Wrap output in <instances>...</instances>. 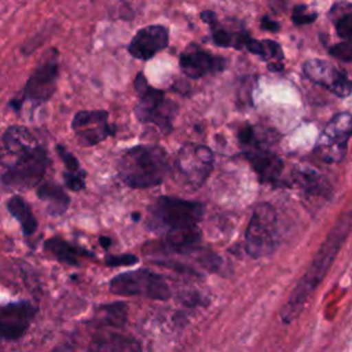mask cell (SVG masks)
<instances>
[{"label":"cell","mask_w":352,"mask_h":352,"mask_svg":"<svg viewBox=\"0 0 352 352\" xmlns=\"http://www.w3.org/2000/svg\"><path fill=\"white\" fill-rule=\"evenodd\" d=\"M50 164L45 148L33 133L19 125L10 126L0 144V182L10 190L37 186Z\"/></svg>","instance_id":"obj_1"},{"label":"cell","mask_w":352,"mask_h":352,"mask_svg":"<svg viewBox=\"0 0 352 352\" xmlns=\"http://www.w3.org/2000/svg\"><path fill=\"white\" fill-rule=\"evenodd\" d=\"M204 214V205L175 197H158L150 206L147 226L166 235L170 249L183 252L199 239L197 228Z\"/></svg>","instance_id":"obj_2"},{"label":"cell","mask_w":352,"mask_h":352,"mask_svg":"<svg viewBox=\"0 0 352 352\" xmlns=\"http://www.w3.org/2000/svg\"><path fill=\"white\" fill-rule=\"evenodd\" d=\"M352 230V210L340 216L333 228L330 230L327 238L320 245L318 253L311 261L308 270L297 282L289 300L280 311V319L285 324L292 323L304 309L308 298L312 296L318 285L322 282L327 274L331 263L334 261L342 242Z\"/></svg>","instance_id":"obj_3"},{"label":"cell","mask_w":352,"mask_h":352,"mask_svg":"<svg viewBox=\"0 0 352 352\" xmlns=\"http://www.w3.org/2000/svg\"><path fill=\"white\" fill-rule=\"evenodd\" d=\"M117 170L124 184L132 188H150L168 176V154L160 146H135L121 154Z\"/></svg>","instance_id":"obj_4"},{"label":"cell","mask_w":352,"mask_h":352,"mask_svg":"<svg viewBox=\"0 0 352 352\" xmlns=\"http://www.w3.org/2000/svg\"><path fill=\"white\" fill-rule=\"evenodd\" d=\"M139 102L135 107L136 118L143 124H154L164 133L170 132L176 114V104L165 96V92L147 84L144 74L139 73L135 80Z\"/></svg>","instance_id":"obj_5"},{"label":"cell","mask_w":352,"mask_h":352,"mask_svg":"<svg viewBox=\"0 0 352 352\" xmlns=\"http://www.w3.org/2000/svg\"><path fill=\"white\" fill-rule=\"evenodd\" d=\"M213 169V153L209 147L186 143L180 147L173 162L175 180L187 188H198Z\"/></svg>","instance_id":"obj_6"},{"label":"cell","mask_w":352,"mask_h":352,"mask_svg":"<svg viewBox=\"0 0 352 352\" xmlns=\"http://www.w3.org/2000/svg\"><path fill=\"white\" fill-rule=\"evenodd\" d=\"M278 241L276 213L270 204L254 208L245 234V249L249 256L258 258L274 252Z\"/></svg>","instance_id":"obj_7"},{"label":"cell","mask_w":352,"mask_h":352,"mask_svg":"<svg viewBox=\"0 0 352 352\" xmlns=\"http://www.w3.org/2000/svg\"><path fill=\"white\" fill-rule=\"evenodd\" d=\"M110 292L118 296H142L151 300H168L170 289L165 279L146 268L129 271L110 280Z\"/></svg>","instance_id":"obj_8"},{"label":"cell","mask_w":352,"mask_h":352,"mask_svg":"<svg viewBox=\"0 0 352 352\" xmlns=\"http://www.w3.org/2000/svg\"><path fill=\"white\" fill-rule=\"evenodd\" d=\"M58 78V52L56 50H51L28 78L23 89V99L30 100L34 104H41L47 102L56 91Z\"/></svg>","instance_id":"obj_9"},{"label":"cell","mask_w":352,"mask_h":352,"mask_svg":"<svg viewBox=\"0 0 352 352\" xmlns=\"http://www.w3.org/2000/svg\"><path fill=\"white\" fill-rule=\"evenodd\" d=\"M72 128L81 146H95L116 133V126L109 122L106 110H81L73 121Z\"/></svg>","instance_id":"obj_10"},{"label":"cell","mask_w":352,"mask_h":352,"mask_svg":"<svg viewBox=\"0 0 352 352\" xmlns=\"http://www.w3.org/2000/svg\"><path fill=\"white\" fill-rule=\"evenodd\" d=\"M37 308L29 301L0 305V337L15 341L21 338L34 319Z\"/></svg>","instance_id":"obj_11"},{"label":"cell","mask_w":352,"mask_h":352,"mask_svg":"<svg viewBox=\"0 0 352 352\" xmlns=\"http://www.w3.org/2000/svg\"><path fill=\"white\" fill-rule=\"evenodd\" d=\"M302 70L311 81L327 88L337 96L344 98L352 92V81L346 78V74L342 70L337 69L330 62L309 59L304 63Z\"/></svg>","instance_id":"obj_12"},{"label":"cell","mask_w":352,"mask_h":352,"mask_svg":"<svg viewBox=\"0 0 352 352\" xmlns=\"http://www.w3.org/2000/svg\"><path fill=\"white\" fill-rule=\"evenodd\" d=\"M179 65L187 77L201 78L204 76L221 72L226 67V59L202 50L195 43H191L180 54Z\"/></svg>","instance_id":"obj_13"},{"label":"cell","mask_w":352,"mask_h":352,"mask_svg":"<svg viewBox=\"0 0 352 352\" xmlns=\"http://www.w3.org/2000/svg\"><path fill=\"white\" fill-rule=\"evenodd\" d=\"M169 43V32L162 25H148L136 32L128 45L129 54L142 60L151 59Z\"/></svg>","instance_id":"obj_14"},{"label":"cell","mask_w":352,"mask_h":352,"mask_svg":"<svg viewBox=\"0 0 352 352\" xmlns=\"http://www.w3.org/2000/svg\"><path fill=\"white\" fill-rule=\"evenodd\" d=\"M246 158L252 164L254 172L268 183L276 184L283 172V162L280 158L265 148H249L246 151Z\"/></svg>","instance_id":"obj_15"},{"label":"cell","mask_w":352,"mask_h":352,"mask_svg":"<svg viewBox=\"0 0 352 352\" xmlns=\"http://www.w3.org/2000/svg\"><path fill=\"white\" fill-rule=\"evenodd\" d=\"M352 136V114L338 113L326 125L319 146H331L345 148L348 139Z\"/></svg>","instance_id":"obj_16"},{"label":"cell","mask_w":352,"mask_h":352,"mask_svg":"<svg viewBox=\"0 0 352 352\" xmlns=\"http://www.w3.org/2000/svg\"><path fill=\"white\" fill-rule=\"evenodd\" d=\"M37 197L45 202L47 212L52 216H60L70 205L69 195L55 183H43L37 187Z\"/></svg>","instance_id":"obj_17"},{"label":"cell","mask_w":352,"mask_h":352,"mask_svg":"<svg viewBox=\"0 0 352 352\" xmlns=\"http://www.w3.org/2000/svg\"><path fill=\"white\" fill-rule=\"evenodd\" d=\"M246 48L256 54L260 55L263 59H265L268 62V67L271 70H279L282 69L283 65V52L282 48L278 43L272 41V40H254V38H249Z\"/></svg>","instance_id":"obj_18"},{"label":"cell","mask_w":352,"mask_h":352,"mask_svg":"<svg viewBox=\"0 0 352 352\" xmlns=\"http://www.w3.org/2000/svg\"><path fill=\"white\" fill-rule=\"evenodd\" d=\"M44 250L55 257L58 261L65 263L67 265H77L78 258L85 254L84 250L77 249L76 246L70 245L65 239L60 238H50L44 242Z\"/></svg>","instance_id":"obj_19"},{"label":"cell","mask_w":352,"mask_h":352,"mask_svg":"<svg viewBox=\"0 0 352 352\" xmlns=\"http://www.w3.org/2000/svg\"><path fill=\"white\" fill-rule=\"evenodd\" d=\"M7 209L19 221L25 235H32L37 230V220L29 204H26V201L22 197L19 195L11 197L7 201Z\"/></svg>","instance_id":"obj_20"},{"label":"cell","mask_w":352,"mask_h":352,"mask_svg":"<svg viewBox=\"0 0 352 352\" xmlns=\"http://www.w3.org/2000/svg\"><path fill=\"white\" fill-rule=\"evenodd\" d=\"M296 184L304 190L309 195H327L329 194V184L327 182L316 172L311 169L297 170L293 175Z\"/></svg>","instance_id":"obj_21"},{"label":"cell","mask_w":352,"mask_h":352,"mask_svg":"<svg viewBox=\"0 0 352 352\" xmlns=\"http://www.w3.org/2000/svg\"><path fill=\"white\" fill-rule=\"evenodd\" d=\"M210 26H212V38L220 47H234L241 50L242 47H246L250 38L243 32H230L223 28H219L217 21Z\"/></svg>","instance_id":"obj_22"},{"label":"cell","mask_w":352,"mask_h":352,"mask_svg":"<svg viewBox=\"0 0 352 352\" xmlns=\"http://www.w3.org/2000/svg\"><path fill=\"white\" fill-rule=\"evenodd\" d=\"M124 344L125 341L117 334H102L94 340L88 348V352H117L124 346Z\"/></svg>","instance_id":"obj_23"},{"label":"cell","mask_w":352,"mask_h":352,"mask_svg":"<svg viewBox=\"0 0 352 352\" xmlns=\"http://www.w3.org/2000/svg\"><path fill=\"white\" fill-rule=\"evenodd\" d=\"M102 315V320L104 323H110L111 326H120L121 323H124L125 320V305L124 304H110V305H104L100 309Z\"/></svg>","instance_id":"obj_24"},{"label":"cell","mask_w":352,"mask_h":352,"mask_svg":"<svg viewBox=\"0 0 352 352\" xmlns=\"http://www.w3.org/2000/svg\"><path fill=\"white\" fill-rule=\"evenodd\" d=\"M318 14L314 11H309L307 6L301 4V6H296L293 8V14H292V19L296 25H305V23H311L316 19Z\"/></svg>","instance_id":"obj_25"},{"label":"cell","mask_w":352,"mask_h":352,"mask_svg":"<svg viewBox=\"0 0 352 352\" xmlns=\"http://www.w3.org/2000/svg\"><path fill=\"white\" fill-rule=\"evenodd\" d=\"M329 52L338 60L352 62V43L351 41H341L338 44H334L329 48Z\"/></svg>","instance_id":"obj_26"},{"label":"cell","mask_w":352,"mask_h":352,"mask_svg":"<svg viewBox=\"0 0 352 352\" xmlns=\"http://www.w3.org/2000/svg\"><path fill=\"white\" fill-rule=\"evenodd\" d=\"M336 29L340 37L346 41L352 40V12H345L336 21Z\"/></svg>","instance_id":"obj_27"},{"label":"cell","mask_w":352,"mask_h":352,"mask_svg":"<svg viewBox=\"0 0 352 352\" xmlns=\"http://www.w3.org/2000/svg\"><path fill=\"white\" fill-rule=\"evenodd\" d=\"M56 151H58V154H59L62 162L65 164L67 172H73V173L82 172V170L80 169V164H78L77 158H76L70 151H67L63 146H59V144H58V146H56Z\"/></svg>","instance_id":"obj_28"},{"label":"cell","mask_w":352,"mask_h":352,"mask_svg":"<svg viewBox=\"0 0 352 352\" xmlns=\"http://www.w3.org/2000/svg\"><path fill=\"white\" fill-rule=\"evenodd\" d=\"M63 183L67 188L73 190V191H80L81 188H84V173L78 172V173H73V172H65L63 173Z\"/></svg>","instance_id":"obj_29"},{"label":"cell","mask_w":352,"mask_h":352,"mask_svg":"<svg viewBox=\"0 0 352 352\" xmlns=\"http://www.w3.org/2000/svg\"><path fill=\"white\" fill-rule=\"evenodd\" d=\"M138 261V257L133 254H121V256H107L104 258L106 265L116 267V265H132Z\"/></svg>","instance_id":"obj_30"},{"label":"cell","mask_w":352,"mask_h":352,"mask_svg":"<svg viewBox=\"0 0 352 352\" xmlns=\"http://www.w3.org/2000/svg\"><path fill=\"white\" fill-rule=\"evenodd\" d=\"M261 26L265 29V30H271V32H276L279 29V23L270 19V18H263V22H261Z\"/></svg>","instance_id":"obj_31"},{"label":"cell","mask_w":352,"mask_h":352,"mask_svg":"<svg viewBox=\"0 0 352 352\" xmlns=\"http://www.w3.org/2000/svg\"><path fill=\"white\" fill-rule=\"evenodd\" d=\"M74 349H76L74 344L69 341V342H63V344L55 346L51 352H74Z\"/></svg>","instance_id":"obj_32"},{"label":"cell","mask_w":352,"mask_h":352,"mask_svg":"<svg viewBox=\"0 0 352 352\" xmlns=\"http://www.w3.org/2000/svg\"><path fill=\"white\" fill-rule=\"evenodd\" d=\"M100 243H102L103 246H109V245H110V239H109V238H103V236H102V238H100Z\"/></svg>","instance_id":"obj_33"}]
</instances>
